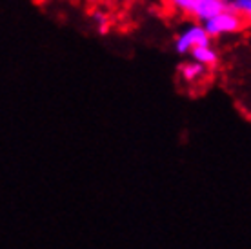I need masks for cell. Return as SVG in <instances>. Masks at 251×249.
Here are the masks:
<instances>
[{
    "label": "cell",
    "instance_id": "obj_2",
    "mask_svg": "<svg viewBox=\"0 0 251 249\" xmlns=\"http://www.w3.org/2000/svg\"><path fill=\"white\" fill-rule=\"evenodd\" d=\"M209 35H207L206 27L201 24H191L188 29H184L175 40V51L178 55H186L191 53V50L199 48V46H209Z\"/></svg>",
    "mask_w": 251,
    "mask_h": 249
},
{
    "label": "cell",
    "instance_id": "obj_4",
    "mask_svg": "<svg viewBox=\"0 0 251 249\" xmlns=\"http://www.w3.org/2000/svg\"><path fill=\"white\" fill-rule=\"evenodd\" d=\"M189 55L193 56L195 62L199 64H204V66H213V64H217V60H219V55H217V51L211 48V46H199V48H195V50H191V53Z\"/></svg>",
    "mask_w": 251,
    "mask_h": 249
},
{
    "label": "cell",
    "instance_id": "obj_3",
    "mask_svg": "<svg viewBox=\"0 0 251 249\" xmlns=\"http://www.w3.org/2000/svg\"><path fill=\"white\" fill-rule=\"evenodd\" d=\"M227 9H229V0H195L193 17L204 24Z\"/></svg>",
    "mask_w": 251,
    "mask_h": 249
},
{
    "label": "cell",
    "instance_id": "obj_5",
    "mask_svg": "<svg viewBox=\"0 0 251 249\" xmlns=\"http://www.w3.org/2000/svg\"><path fill=\"white\" fill-rule=\"evenodd\" d=\"M204 75H206V66H204V64H199L193 60V62L184 64L182 66V76L188 82L199 80V78H202Z\"/></svg>",
    "mask_w": 251,
    "mask_h": 249
},
{
    "label": "cell",
    "instance_id": "obj_6",
    "mask_svg": "<svg viewBox=\"0 0 251 249\" xmlns=\"http://www.w3.org/2000/svg\"><path fill=\"white\" fill-rule=\"evenodd\" d=\"M229 9L240 15L242 19L251 20V0H229Z\"/></svg>",
    "mask_w": 251,
    "mask_h": 249
},
{
    "label": "cell",
    "instance_id": "obj_8",
    "mask_svg": "<svg viewBox=\"0 0 251 249\" xmlns=\"http://www.w3.org/2000/svg\"><path fill=\"white\" fill-rule=\"evenodd\" d=\"M93 19H95V24H97V27H99V31L100 33H106L107 31V19L102 15V13H95L93 15Z\"/></svg>",
    "mask_w": 251,
    "mask_h": 249
},
{
    "label": "cell",
    "instance_id": "obj_1",
    "mask_svg": "<svg viewBox=\"0 0 251 249\" xmlns=\"http://www.w3.org/2000/svg\"><path fill=\"white\" fill-rule=\"evenodd\" d=\"M202 25L206 27L209 37H220V35H231V33L240 31L244 27V19L231 9H227V11L213 17L211 20L204 22Z\"/></svg>",
    "mask_w": 251,
    "mask_h": 249
},
{
    "label": "cell",
    "instance_id": "obj_7",
    "mask_svg": "<svg viewBox=\"0 0 251 249\" xmlns=\"http://www.w3.org/2000/svg\"><path fill=\"white\" fill-rule=\"evenodd\" d=\"M171 6L175 7L176 11L184 13V15H189L193 17V9H195V0H170Z\"/></svg>",
    "mask_w": 251,
    "mask_h": 249
}]
</instances>
